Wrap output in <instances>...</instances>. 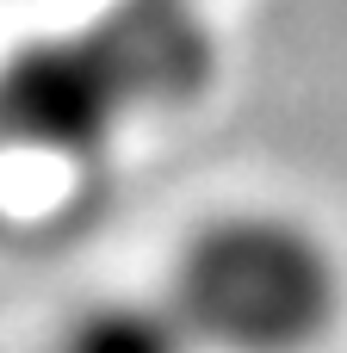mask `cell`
Instances as JSON below:
<instances>
[{
    "label": "cell",
    "mask_w": 347,
    "mask_h": 353,
    "mask_svg": "<svg viewBox=\"0 0 347 353\" xmlns=\"http://www.w3.org/2000/svg\"><path fill=\"white\" fill-rule=\"evenodd\" d=\"M199 353H317L347 304L335 248L286 211H224L186 236L161 285Z\"/></svg>",
    "instance_id": "6da1fadb"
},
{
    "label": "cell",
    "mask_w": 347,
    "mask_h": 353,
    "mask_svg": "<svg viewBox=\"0 0 347 353\" xmlns=\"http://www.w3.org/2000/svg\"><path fill=\"white\" fill-rule=\"evenodd\" d=\"M130 99L87 25L62 37H31L0 62V143L87 161L118 137Z\"/></svg>",
    "instance_id": "7a4b0ae2"
},
{
    "label": "cell",
    "mask_w": 347,
    "mask_h": 353,
    "mask_svg": "<svg viewBox=\"0 0 347 353\" xmlns=\"http://www.w3.org/2000/svg\"><path fill=\"white\" fill-rule=\"evenodd\" d=\"M87 37L112 62L130 112L186 105L211 81V31L192 0H112L99 19H87Z\"/></svg>",
    "instance_id": "3957f363"
},
{
    "label": "cell",
    "mask_w": 347,
    "mask_h": 353,
    "mask_svg": "<svg viewBox=\"0 0 347 353\" xmlns=\"http://www.w3.org/2000/svg\"><path fill=\"white\" fill-rule=\"evenodd\" d=\"M56 353H199L168 298H99L75 310L56 335Z\"/></svg>",
    "instance_id": "277c9868"
}]
</instances>
